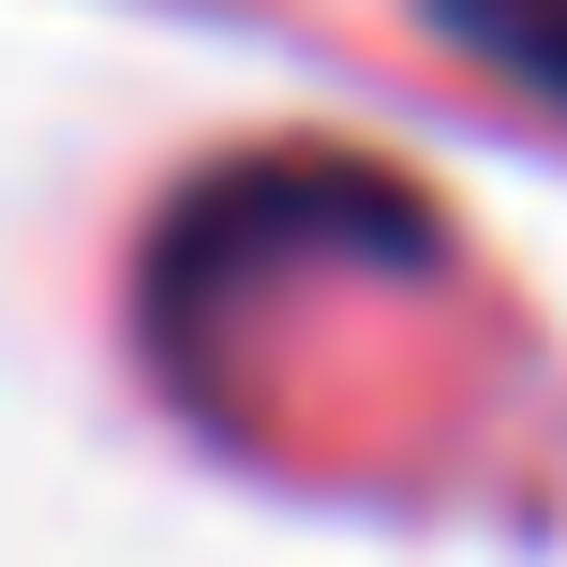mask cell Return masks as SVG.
Returning a JSON list of instances; mask_svg holds the SVG:
<instances>
[{
    "label": "cell",
    "instance_id": "1",
    "mask_svg": "<svg viewBox=\"0 0 567 567\" xmlns=\"http://www.w3.org/2000/svg\"><path fill=\"white\" fill-rule=\"evenodd\" d=\"M433 30H449L463 60H493L508 90H538V105H567V0H419Z\"/></svg>",
    "mask_w": 567,
    "mask_h": 567
}]
</instances>
